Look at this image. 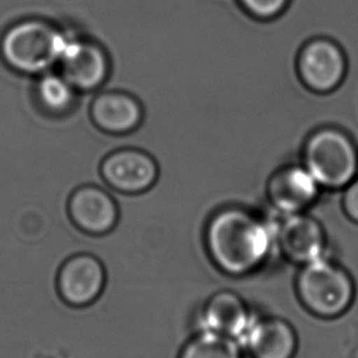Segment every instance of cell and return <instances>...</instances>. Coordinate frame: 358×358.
Segmentation results:
<instances>
[{
  "label": "cell",
  "instance_id": "1",
  "mask_svg": "<svg viewBox=\"0 0 358 358\" xmlns=\"http://www.w3.org/2000/svg\"><path fill=\"white\" fill-rule=\"evenodd\" d=\"M205 241L215 265L231 276L258 271L276 250L273 222L238 208L215 215Z\"/></svg>",
  "mask_w": 358,
  "mask_h": 358
},
{
  "label": "cell",
  "instance_id": "2",
  "mask_svg": "<svg viewBox=\"0 0 358 358\" xmlns=\"http://www.w3.org/2000/svg\"><path fill=\"white\" fill-rule=\"evenodd\" d=\"M296 289L304 308L323 319L341 317L356 296L352 276L327 255L301 266Z\"/></svg>",
  "mask_w": 358,
  "mask_h": 358
},
{
  "label": "cell",
  "instance_id": "3",
  "mask_svg": "<svg viewBox=\"0 0 358 358\" xmlns=\"http://www.w3.org/2000/svg\"><path fill=\"white\" fill-rule=\"evenodd\" d=\"M68 37L50 22L21 21L6 31L0 50L9 66L24 74H45L59 64Z\"/></svg>",
  "mask_w": 358,
  "mask_h": 358
},
{
  "label": "cell",
  "instance_id": "4",
  "mask_svg": "<svg viewBox=\"0 0 358 358\" xmlns=\"http://www.w3.org/2000/svg\"><path fill=\"white\" fill-rule=\"evenodd\" d=\"M306 169L319 185L343 188L357 172L358 157L351 140L336 130H322L309 139L306 148Z\"/></svg>",
  "mask_w": 358,
  "mask_h": 358
},
{
  "label": "cell",
  "instance_id": "5",
  "mask_svg": "<svg viewBox=\"0 0 358 358\" xmlns=\"http://www.w3.org/2000/svg\"><path fill=\"white\" fill-rule=\"evenodd\" d=\"M107 270L99 257L91 253L71 255L60 265L55 286L60 299L73 308L95 304L105 292Z\"/></svg>",
  "mask_w": 358,
  "mask_h": 358
},
{
  "label": "cell",
  "instance_id": "6",
  "mask_svg": "<svg viewBox=\"0 0 358 358\" xmlns=\"http://www.w3.org/2000/svg\"><path fill=\"white\" fill-rule=\"evenodd\" d=\"M273 227L275 249L291 263L302 266L327 255V234L312 216L303 213L280 214Z\"/></svg>",
  "mask_w": 358,
  "mask_h": 358
},
{
  "label": "cell",
  "instance_id": "7",
  "mask_svg": "<svg viewBox=\"0 0 358 358\" xmlns=\"http://www.w3.org/2000/svg\"><path fill=\"white\" fill-rule=\"evenodd\" d=\"M68 214L76 229L95 237L110 234L120 221L117 201L96 185L80 187L70 195Z\"/></svg>",
  "mask_w": 358,
  "mask_h": 358
},
{
  "label": "cell",
  "instance_id": "8",
  "mask_svg": "<svg viewBox=\"0 0 358 358\" xmlns=\"http://www.w3.org/2000/svg\"><path fill=\"white\" fill-rule=\"evenodd\" d=\"M101 172L110 188L133 195L144 193L156 183L159 167L144 151L125 149L107 156Z\"/></svg>",
  "mask_w": 358,
  "mask_h": 358
},
{
  "label": "cell",
  "instance_id": "9",
  "mask_svg": "<svg viewBox=\"0 0 358 358\" xmlns=\"http://www.w3.org/2000/svg\"><path fill=\"white\" fill-rule=\"evenodd\" d=\"M62 75L75 90L91 91L105 83L110 70L108 58L100 45L90 41L68 38L59 60Z\"/></svg>",
  "mask_w": 358,
  "mask_h": 358
},
{
  "label": "cell",
  "instance_id": "10",
  "mask_svg": "<svg viewBox=\"0 0 358 358\" xmlns=\"http://www.w3.org/2000/svg\"><path fill=\"white\" fill-rule=\"evenodd\" d=\"M241 345L253 358H294L299 338L287 320L255 315Z\"/></svg>",
  "mask_w": 358,
  "mask_h": 358
},
{
  "label": "cell",
  "instance_id": "11",
  "mask_svg": "<svg viewBox=\"0 0 358 358\" xmlns=\"http://www.w3.org/2000/svg\"><path fill=\"white\" fill-rule=\"evenodd\" d=\"M301 78L319 92L335 89L346 71V60L338 45L328 40H315L304 47L299 60Z\"/></svg>",
  "mask_w": 358,
  "mask_h": 358
},
{
  "label": "cell",
  "instance_id": "12",
  "mask_svg": "<svg viewBox=\"0 0 358 358\" xmlns=\"http://www.w3.org/2000/svg\"><path fill=\"white\" fill-rule=\"evenodd\" d=\"M254 317L248 304L239 294L232 291H220L213 294L201 309L199 328L222 334L241 343Z\"/></svg>",
  "mask_w": 358,
  "mask_h": 358
},
{
  "label": "cell",
  "instance_id": "13",
  "mask_svg": "<svg viewBox=\"0 0 358 358\" xmlns=\"http://www.w3.org/2000/svg\"><path fill=\"white\" fill-rule=\"evenodd\" d=\"M318 182L302 167L281 169L270 180L268 199L281 215L303 213L318 196Z\"/></svg>",
  "mask_w": 358,
  "mask_h": 358
},
{
  "label": "cell",
  "instance_id": "14",
  "mask_svg": "<svg viewBox=\"0 0 358 358\" xmlns=\"http://www.w3.org/2000/svg\"><path fill=\"white\" fill-rule=\"evenodd\" d=\"M91 117L100 129L112 134L134 130L143 120V110L136 99L124 92H103L91 106Z\"/></svg>",
  "mask_w": 358,
  "mask_h": 358
},
{
  "label": "cell",
  "instance_id": "15",
  "mask_svg": "<svg viewBox=\"0 0 358 358\" xmlns=\"http://www.w3.org/2000/svg\"><path fill=\"white\" fill-rule=\"evenodd\" d=\"M178 358H243V351L236 338L200 330L185 343Z\"/></svg>",
  "mask_w": 358,
  "mask_h": 358
},
{
  "label": "cell",
  "instance_id": "16",
  "mask_svg": "<svg viewBox=\"0 0 358 358\" xmlns=\"http://www.w3.org/2000/svg\"><path fill=\"white\" fill-rule=\"evenodd\" d=\"M75 91L74 86L63 75L48 71L42 74L36 87L41 105L53 113H63L71 107Z\"/></svg>",
  "mask_w": 358,
  "mask_h": 358
},
{
  "label": "cell",
  "instance_id": "17",
  "mask_svg": "<svg viewBox=\"0 0 358 358\" xmlns=\"http://www.w3.org/2000/svg\"><path fill=\"white\" fill-rule=\"evenodd\" d=\"M289 0H241L244 8L253 15L270 19L284 10Z\"/></svg>",
  "mask_w": 358,
  "mask_h": 358
},
{
  "label": "cell",
  "instance_id": "18",
  "mask_svg": "<svg viewBox=\"0 0 358 358\" xmlns=\"http://www.w3.org/2000/svg\"><path fill=\"white\" fill-rule=\"evenodd\" d=\"M343 205L348 219L358 224V179L348 185L343 194Z\"/></svg>",
  "mask_w": 358,
  "mask_h": 358
}]
</instances>
